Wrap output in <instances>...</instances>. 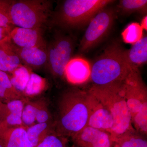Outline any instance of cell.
<instances>
[{"mask_svg": "<svg viewBox=\"0 0 147 147\" xmlns=\"http://www.w3.org/2000/svg\"><path fill=\"white\" fill-rule=\"evenodd\" d=\"M89 115L88 92L77 88L67 90L58 102L55 133L71 138L87 126Z\"/></svg>", "mask_w": 147, "mask_h": 147, "instance_id": "6da1fadb", "label": "cell"}, {"mask_svg": "<svg viewBox=\"0 0 147 147\" xmlns=\"http://www.w3.org/2000/svg\"><path fill=\"white\" fill-rule=\"evenodd\" d=\"M123 82L108 86H93L88 90L112 114L114 123L110 134L114 142L116 138L125 133L135 130L125 98Z\"/></svg>", "mask_w": 147, "mask_h": 147, "instance_id": "7a4b0ae2", "label": "cell"}, {"mask_svg": "<svg viewBox=\"0 0 147 147\" xmlns=\"http://www.w3.org/2000/svg\"><path fill=\"white\" fill-rule=\"evenodd\" d=\"M124 50L118 43H112L91 65L90 79L93 86H108L124 81L130 69L124 59Z\"/></svg>", "mask_w": 147, "mask_h": 147, "instance_id": "3957f363", "label": "cell"}, {"mask_svg": "<svg viewBox=\"0 0 147 147\" xmlns=\"http://www.w3.org/2000/svg\"><path fill=\"white\" fill-rule=\"evenodd\" d=\"M111 0H66L53 13L54 25L65 30L81 28L88 25L100 10L114 2Z\"/></svg>", "mask_w": 147, "mask_h": 147, "instance_id": "277c9868", "label": "cell"}, {"mask_svg": "<svg viewBox=\"0 0 147 147\" xmlns=\"http://www.w3.org/2000/svg\"><path fill=\"white\" fill-rule=\"evenodd\" d=\"M53 2L47 0L13 1L10 15L13 26L42 29L53 14Z\"/></svg>", "mask_w": 147, "mask_h": 147, "instance_id": "5b68a950", "label": "cell"}, {"mask_svg": "<svg viewBox=\"0 0 147 147\" xmlns=\"http://www.w3.org/2000/svg\"><path fill=\"white\" fill-rule=\"evenodd\" d=\"M74 48L73 38L59 31L54 34L47 44L46 66L55 78H64L66 66L71 59Z\"/></svg>", "mask_w": 147, "mask_h": 147, "instance_id": "8992f818", "label": "cell"}, {"mask_svg": "<svg viewBox=\"0 0 147 147\" xmlns=\"http://www.w3.org/2000/svg\"><path fill=\"white\" fill-rule=\"evenodd\" d=\"M116 16L115 9L107 6L94 17L88 25L80 42V53H87L106 37L112 29Z\"/></svg>", "mask_w": 147, "mask_h": 147, "instance_id": "52a82bcc", "label": "cell"}, {"mask_svg": "<svg viewBox=\"0 0 147 147\" xmlns=\"http://www.w3.org/2000/svg\"><path fill=\"white\" fill-rule=\"evenodd\" d=\"M125 98L131 118L139 111L147 109V88L139 69H130L123 83Z\"/></svg>", "mask_w": 147, "mask_h": 147, "instance_id": "ba28073f", "label": "cell"}, {"mask_svg": "<svg viewBox=\"0 0 147 147\" xmlns=\"http://www.w3.org/2000/svg\"><path fill=\"white\" fill-rule=\"evenodd\" d=\"M70 138L73 147H113L114 145L110 133L90 126Z\"/></svg>", "mask_w": 147, "mask_h": 147, "instance_id": "9c48e42d", "label": "cell"}, {"mask_svg": "<svg viewBox=\"0 0 147 147\" xmlns=\"http://www.w3.org/2000/svg\"><path fill=\"white\" fill-rule=\"evenodd\" d=\"M88 92L90 115L87 126L107 131L110 134L114 123L112 114L97 98Z\"/></svg>", "mask_w": 147, "mask_h": 147, "instance_id": "30bf717a", "label": "cell"}, {"mask_svg": "<svg viewBox=\"0 0 147 147\" xmlns=\"http://www.w3.org/2000/svg\"><path fill=\"white\" fill-rule=\"evenodd\" d=\"M9 36L13 45L19 47H47L40 29L13 27Z\"/></svg>", "mask_w": 147, "mask_h": 147, "instance_id": "8fae6325", "label": "cell"}, {"mask_svg": "<svg viewBox=\"0 0 147 147\" xmlns=\"http://www.w3.org/2000/svg\"><path fill=\"white\" fill-rule=\"evenodd\" d=\"M90 75V65L82 58L71 59L65 69L64 78L74 85L84 84L89 80Z\"/></svg>", "mask_w": 147, "mask_h": 147, "instance_id": "7c38bea8", "label": "cell"}, {"mask_svg": "<svg viewBox=\"0 0 147 147\" xmlns=\"http://www.w3.org/2000/svg\"><path fill=\"white\" fill-rule=\"evenodd\" d=\"M23 100L15 99L6 103L0 102L1 123L10 127L24 126L22 114L26 102Z\"/></svg>", "mask_w": 147, "mask_h": 147, "instance_id": "4fadbf2b", "label": "cell"}, {"mask_svg": "<svg viewBox=\"0 0 147 147\" xmlns=\"http://www.w3.org/2000/svg\"><path fill=\"white\" fill-rule=\"evenodd\" d=\"M0 142L5 147H34L28 139L26 127H10L0 124Z\"/></svg>", "mask_w": 147, "mask_h": 147, "instance_id": "5bb4252c", "label": "cell"}, {"mask_svg": "<svg viewBox=\"0 0 147 147\" xmlns=\"http://www.w3.org/2000/svg\"><path fill=\"white\" fill-rule=\"evenodd\" d=\"M23 65L9 36L0 40V71L10 73Z\"/></svg>", "mask_w": 147, "mask_h": 147, "instance_id": "9a60e30c", "label": "cell"}, {"mask_svg": "<svg viewBox=\"0 0 147 147\" xmlns=\"http://www.w3.org/2000/svg\"><path fill=\"white\" fill-rule=\"evenodd\" d=\"M14 45L22 63L30 69H36L46 65L47 47H19Z\"/></svg>", "mask_w": 147, "mask_h": 147, "instance_id": "2e32d148", "label": "cell"}, {"mask_svg": "<svg viewBox=\"0 0 147 147\" xmlns=\"http://www.w3.org/2000/svg\"><path fill=\"white\" fill-rule=\"evenodd\" d=\"M124 59L129 69H139L146 63L147 37L145 36L134 43L129 50H124Z\"/></svg>", "mask_w": 147, "mask_h": 147, "instance_id": "e0dca14e", "label": "cell"}, {"mask_svg": "<svg viewBox=\"0 0 147 147\" xmlns=\"http://www.w3.org/2000/svg\"><path fill=\"white\" fill-rule=\"evenodd\" d=\"M51 123H37L26 128L27 137L34 147H36L45 137L55 132Z\"/></svg>", "mask_w": 147, "mask_h": 147, "instance_id": "ac0fdd59", "label": "cell"}, {"mask_svg": "<svg viewBox=\"0 0 147 147\" xmlns=\"http://www.w3.org/2000/svg\"><path fill=\"white\" fill-rule=\"evenodd\" d=\"M136 130L128 131L114 140L116 147H147L146 139Z\"/></svg>", "mask_w": 147, "mask_h": 147, "instance_id": "d6986e66", "label": "cell"}, {"mask_svg": "<svg viewBox=\"0 0 147 147\" xmlns=\"http://www.w3.org/2000/svg\"><path fill=\"white\" fill-rule=\"evenodd\" d=\"M22 95L12 86L8 74L0 71V102L6 103L11 100L22 98Z\"/></svg>", "mask_w": 147, "mask_h": 147, "instance_id": "ffe728a7", "label": "cell"}, {"mask_svg": "<svg viewBox=\"0 0 147 147\" xmlns=\"http://www.w3.org/2000/svg\"><path fill=\"white\" fill-rule=\"evenodd\" d=\"M31 72L30 68L23 65L11 73L7 74L13 86L22 95L26 87Z\"/></svg>", "mask_w": 147, "mask_h": 147, "instance_id": "44dd1931", "label": "cell"}, {"mask_svg": "<svg viewBox=\"0 0 147 147\" xmlns=\"http://www.w3.org/2000/svg\"><path fill=\"white\" fill-rule=\"evenodd\" d=\"M118 10L123 14H130L138 12L142 14L147 13L146 0H122L117 6Z\"/></svg>", "mask_w": 147, "mask_h": 147, "instance_id": "7402d4cb", "label": "cell"}, {"mask_svg": "<svg viewBox=\"0 0 147 147\" xmlns=\"http://www.w3.org/2000/svg\"><path fill=\"white\" fill-rule=\"evenodd\" d=\"M46 86V81L45 78L32 71L23 94L29 97L35 96L43 91Z\"/></svg>", "mask_w": 147, "mask_h": 147, "instance_id": "603a6c76", "label": "cell"}, {"mask_svg": "<svg viewBox=\"0 0 147 147\" xmlns=\"http://www.w3.org/2000/svg\"><path fill=\"white\" fill-rule=\"evenodd\" d=\"M143 34V29L140 24L134 22L125 28L121 35L124 42L133 45L142 39Z\"/></svg>", "mask_w": 147, "mask_h": 147, "instance_id": "cb8c5ba5", "label": "cell"}, {"mask_svg": "<svg viewBox=\"0 0 147 147\" xmlns=\"http://www.w3.org/2000/svg\"><path fill=\"white\" fill-rule=\"evenodd\" d=\"M38 104L39 102H25L22 114V123L25 127L34 124Z\"/></svg>", "mask_w": 147, "mask_h": 147, "instance_id": "d4e9b609", "label": "cell"}, {"mask_svg": "<svg viewBox=\"0 0 147 147\" xmlns=\"http://www.w3.org/2000/svg\"><path fill=\"white\" fill-rule=\"evenodd\" d=\"M13 1L0 0V27L13 28L10 11Z\"/></svg>", "mask_w": 147, "mask_h": 147, "instance_id": "484cf974", "label": "cell"}, {"mask_svg": "<svg viewBox=\"0 0 147 147\" xmlns=\"http://www.w3.org/2000/svg\"><path fill=\"white\" fill-rule=\"evenodd\" d=\"M36 147H70L68 139L53 132L47 136Z\"/></svg>", "mask_w": 147, "mask_h": 147, "instance_id": "4316f807", "label": "cell"}, {"mask_svg": "<svg viewBox=\"0 0 147 147\" xmlns=\"http://www.w3.org/2000/svg\"><path fill=\"white\" fill-rule=\"evenodd\" d=\"M50 116L47 107L42 102H39L37 110L36 121L37 123L50 122Z\"/></svg>", "mask_w": 147, "mask_h": 147, "instance_id": "83f0119b", "label": "cell"}, {"mask_svg": "<svg viewBox=\"0 0 147 147\" xmlns=\"http://www.w3.org/2000/svg\"><path fill=\"white\" fill-rule=\"evenodd\" d=\"M12 29L10 28H1L0 27V40L9 35Z\"/></svg>", "mask_w": 147, "mask_h": 147, "instance_id": "f1b7e54d", "label": "cell"}, {"mask_svg": "<svg viewBox=\"0 0 147 147\" xmlns=\"http://www.w3.org/2000/svg\"><path fill=\"white\" fill-rule=\"evenodd\" d=\"M142 28L144 29L145 30L147 31V15L145 16L144 18L142 19L141 24H140Z\"/></svg>", "mask_w": 147, "mask_h": 147, "instance_id": "f546056e", "label": "cell"}, {"mask_svg": "<svg viewBox=\"0 0 147 147\" xmlns=\"http://www.w3.org/2000/svg\"><path fill=\"white\" fill-rule=\"evenodd\" d=\"M0 147H5L4 146L2 143L1 142H0Z\"/></svg>", "mask_w": 147, "mask_h": 147, "instance_id": "4dcf8cb0", "label": "cell"}, {"mask_svg": "<svg viewBox=\"0 0 147 147\" xmlns=\"http://www.w3.org/2000/svg\"><path fill=\"white\" fill-rule=\"evenodd\" d=\"M113 147H116L115 146H113Z\"/></svg>", "mask_w": 147, "mask_h": 147, "instance_id": "1f68e13d", "label": "cell"}, {"mask_svg": "<svg viewBox=\"0 0 147 147\" xmlns=\"http://www.w3.org/2000/svg\"><path fill=\"white\" fill-rule=\"evenodd\" d=\"M0 124H1V120H0Z\"/></svg>", "mask_w": 147, "mask_h": 147, "instance_id": "d6a6232c", "label": "cell"}]
</instances>
